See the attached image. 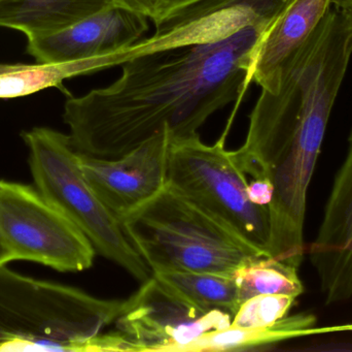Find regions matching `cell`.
<instances>
[{"label":"cell","instance_id":"3","mask_svg":"<svg viewBox=\"0 0 352 352\" xmlns=\"http://www.w3.org/2000/svg\"><path fill=\"white\" fill-rule=\"evenodd\" d=\"M123 304L0 267V352L132 351L118 331L101 334Z\"/></svg>","mask_w":352,"mask_h":352},{"label":"cell","instance_id":"20","mask_svg":"<svg viewBox=\"0 0 352 352\" xmlns=\"http://www.w3.org/2000/svg\"><path fill=\"white\" fill-rule=\"evenodd\" d=\"M113 3L142 14L153 22L158 21L166 12L169 0H113Z\"/></svg>","mask_w":352,"mask_h":352},{"label":"cell","instance_id":"6","mask_svg":"<svg viewBox=\"0 0 352 352\" xmlns=\"http://www.w3.org/2000/svg\"><path fill=\"white\" fill-rule=\"evenodd\" d=\"M225 138L211 146L199 134L171 138L167 185L269 256V208L250 200L246 175L226 149Z\"/></svg>","mask_w":352,"mask_h":352},{"label":"cell","instance_id":"21","mask_svg":"<svg viewBox=\"0 0 352 352\" xmlns=\"http://www.w3.org/2000/svg\"><path fill=\"white\" fill-rule=\"evenodd\" d=\"M248 196L258 206L269 207L273 200L274 187L268 180L254 179L248 183Z\"/></svg>","mask_w":352,"mask_h":352},{"label":"cell","instance_id":"24","mask_svg":"<svg viewBox=\"0 0 352 352\" xmlns=\"http://www.w3.org/2000/svg\"><path fill=\"white\" fill-rule=\"evenodd\" d=\"M351 0H331V3L334 4L335 8H343L349 3Z\"/></svg>","mask_w":352,"mask_h":352},{"label":"cell","instance_id":"7","mask_svg":"<svg viewBox=\"0 0 352 352\" xmlns=\"http://www.w3.org/2000/svg\"><path fill=\"white\" fill-rule=\"evenodd\" d=\"M0 236L14 260L82 272L96 250L86 235L34 185L0 179Z\"/></svg>","mask_w":352,"mask_h":352},{"label":"cell","instance_id":"12","mask_svg":"<svg viewBox=\"0 0 352 352\" xmlns=\"http://www.w3.org/2000/svg\"><path fill=\"white\" fill-rule=\"evenodd\" d=\"M349 143L346 158L337 174L320 231L309 250L327 304L352 297V130Z\"/></svg>","mask_w":352,"mask_h":352},{"label":"cell","instance_id":"16","mask_svg":"<svg viewBox=\"0 0 352 352\" xmlns=\"http://www.w3.org/2000/svg\"><path fill=\"white\" fill-rule=\"evenodd\" d=\"M153 274L202 309L225 312L234 318L241 305L233 275L182 271Z\"/></svg>","mask_w":352,"mask_h":352},{"label":"cell","instance_id":"17","mask_svg":"<svg viewBox=\"0 0 352 352\" xmlns=\"http://www.w3.org/2000/svg\"><path fill=\"white\" fill-rule=\"evenodd\" d=\"M93 74L91 59L72 62L0 63V99H16L61 86L74 76Z\"/></svg>","mask_w":352,"mask_h":352},{"label":"cell","instance_id":"5","mask_svg":"<svg viewBox=\"0 0 352 352\" xmlns=\"http://www.w3.org/2000/svg\"><path fill=\"white\" fill-rule=\"evenodd\" d=\"M22 138L28 148L29 169L38 191L88 237L97 253L140 282L148 280L152 271L130 243L119 219L91 187L69 134L34 127L23 132Z\"/></svg>","mask_w":352,"mask_h":352},{"label":"cell","instance_id":"1","mask_svg":"<svg viewBox=\"0 0 352 352\" xmlns=\"http://www.w3.org/2000/svg\"><path fill=\"white\" fill-rule=\"evenodd\" d=\"M269 29L250 25L212 43L127 60L113 84L66 101L72 146L80 154L116 159L165 130L173 140L198 134L215 112L243 96Z\"/></svg>","mask_w":352,"mask_h":352},{"label":"cell","instance_id":"22","mask_svg":"<svg viewBox=\"0 0 352 352\" xmlns=\"http://www.w3.org/2000/svg\"><path fill=\"white\" fill-rule=\"evenodd\" d=\"M14 260L12 252L10 251L6 242L0 236V267L6 266L8 262H14Z\"/></svg>","mask_w":352,"mask_h":352},{"label":"cell","instance_id":"2","mask_svg":"<svg viewBox=\"0 0 352 352\" xmlns=\"http://www.w3.org/2000/svg\"><path fill=\"white\" fill-rule=\"evenodd\" d=\"M351 56L352 20L335 8L292 58L278 89L262 90L243 145L231 151L242 173L272 183L269 256L298 270L308 187Z\"/></svg>","mask_w":352,"mask_h":352},{"label":"cell","instance_id":"9","mask_svg":"<svg viewBox=\"0 0 352 352\" xmlns=\"http://www.w3.org/2000/svg\"><path fill=\"white\" fill-rule=\"evenodd\" d=\"M233 316L190 303L154 274L124 301L116 328L135 352H180L213 331L231 324Z\"/></svg>","mask_w":352,"mask_h":352},{"label":"cell","instance_id":"14","mask_svg":"<svg viewBox=\"0 0 352 352\" xmlns=\"http://www.w3.org/2000/svg\"><path fill=\"white\" fill-rule=\"evenodd\" d=\"M347 332H352V324L318 328L314 314L299 313L285 316L275 324L263 328L239 329L229 326L213 331L186 345L180 352L250 351L291 339Z\"/></svg>","mask_w":352,"mask_h":352},{"label":"cell","instance_id":"8","mask_svg":"<svg viewBox=\"0 0 352 352\" xmlns=\"http://www.w3.org/2000/svg\"><path fill=\"white\" fill-rule=\"evenodd\" d=\"M294 0H195L154 23V35L94 59L97 72L131 58L195 43H212L250 25L272 26Z\"/></svg>","mask_w":352,"mask_h":352},{"label":"cell","instance_id":"18","mask_svg":"<svg viewBox=\"0 0 352 352\" xmlns=\"http://www.w3.org/2000/svg\"><path fill=\"white\" fill-rule=\"evenodd\" d=\"M233 277L241 304L256 296L289 295L298 298L304 291L298 269L270 256H258L242 265Z\"/></svg>","mask_w":352,"mask_h":352},{"label":"cell","instance_id":"19","mask_svg":"<svg viewBox=\"0 0 352 352\" xmlns=\"http://www.w3.org/2000/svg\"><path fill=\"white\" fill-rule=\"evenodd\" d=\"M297 297L289 295H260L240 305L230 326L256 329L270 326L287 316Z\"/></svg>","mask_w":352,"mask_h":352},{"label":"cell","instance_id":"11","mask_svg":"<svg viewBox=\"0 0 352 352\" xmlns=\"http://www.w3.org/2000/svg\"><path fill=\"white\" fill-rule=\"evenodd\" d=\"M148 30L146 17L113 3L67 28L28 37L27 51L45 63L93 59L131 47Z\"/></svg>","mask_w":352,"mask_h":352},{"label":"cell","instance_id":"13","mask_svg":"<svg viewBox=\"0 0 352 352\" xmlns=\"http://www.w3.org/2000/svg\"><path fill=\"white\" fill-rule=\"evenodd\" d=\"M331 0H294L261 41L252 68V82L275 92L292 58L331 10Z\"/></svg>","mask_w":352,"mask_h":352},{"label":"cell","instance_id":"25","mask_svg":"<svg viewBox=\"0 0 352 352\" xmlns=\"http://www.w3.org/2000/svg\"><path fill=\"white\" fill-rule=\"evenodd\" d=\"M340 10H342L352 20V0L349 1V3L345 8H340Z\"/></svg>","mask_w":352,"mask_h":352},{"label":"cell","instance_id":"15","mask_svg":"<svg viewBox=\"0 0 352 352\" xmlns=\"http://www.w3.org/2000/svg\"><path fill=\"white\" fill-rule=\"evenodd\" d=\"M113 3V0H0V26L28 37L67 28Z\"/></svg>","mask_w":352,"mask_h":352},{"label":"cell","instance_id":"23","mask_svg":"<svg viewBox=\"0 0 352 352\" xmlns=\"http://www.w3.org/2000/svg\"><path fill=\"white\" fill-rule=\"evenodd\" d=\"M192 1H195V0H169L168 6H167V10L164 14H166L167 12H173V10H177V8H182V6H186V4L190 3V2ZM164 14H163V16H164ZM162 17H161V18H162Z\"/></svg>","mask_w":352,"mask_h":352},{"label":"cell","instance_id":"4","mask_svg":"<svg viewBox=\"0 0 352 352\" xmlns=\"http://www.w3.org/2000/svg\"><path fill=\"white\" fill-rule=\"evenodd\" d=\"M120 222L152 273L233 275L242 265L267 256L167 184Z\"/></svg>","mask_w":352,"mask_h":352},{"label":"cell","instance_id":"10","mask_svg":"<svg viewBox=\"0 0 352 352\" xmlns=\"http://www.w3.org/2000/svg\"><path fill=\"white\" fill-rule=\"evenodd\" d=\"M170 145V132L165 130L119 158L80 153V167L95 194L120 220L166 186Z\"/></svg>","mask_w":352,"mask_h":352}]
</instances>
